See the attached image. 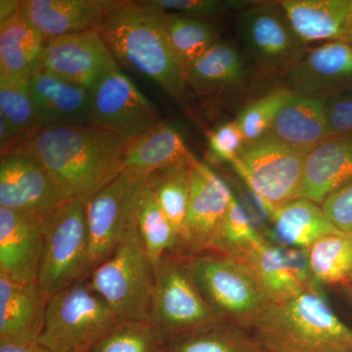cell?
Listing matches in <instances>:
<instances>
[{"mask_svg": "<svg viewBox=\"0 0 352 352\" xmlns=\"http://www.w3.org/2000/svg\"><path fill=\"white\" fill-rule=\"evenodd\" d=\"M163 352H270L249 329L221 321L166 340Z\"/></svg>", "mask_w": 352, "mask_h": 352, "instance_id": "obj_29", "label": "cell"}, {"mask_svg": "<svg viewBox=\"0 0 352 352\" xmlns=\"http://www.w3.org/2000/svg\"><path fill=\"white\" fill-rule=\"evenodd\" d=\"M80 352H87V351H80Z\"/></svg>", "mask_w": 352, "mask_h": 352, "instance_id": "obj_46", "label": "cell"}, {"mask_svg": "<svg viewBox=\"0 0 352 352\" xmlns=\"http://www.w3.org/2000/svg\"><path fill=\"white\" fill-rule=\"evenodd\" d=\"M191 168L192 166L164 168L151 173L147 179L157 204L177 234L180 256L184 254L186 241Z\"/></svg>", "mask_w": 352, "mask_h": 352, "instance_id": "obj_32", "label": "cell"}, {"mask_svg": "<svg viewBox=\"0 0 352 352\" xmlns=\"http://www.w3.org/2000/svg\"><path fill=\"white\" fill-rule=\"evenodd\" d=\"M326 215L340 231L352 230V180L328 197L321 205Z\"/></svg>", "mask_w": 352, "mask_h": 352, "instance_id": "obj_41", "label": "cell"}, {"mask_svg": "<svg viewBox=\"0 0 352 352\" xmlns=\"http://www.w3.org/2000/svg\"><path fill=\"white\" fill-rule=\"evenodd\" d=\"M270 132L292 147L310 151L330 138L325 99L294 91Z\"/></svg>", "mask_w": 352, "mask_h": 352, "instance_id": "obj_26", "label": "cell"}, {"mask_svg": "<svg viewBox=\"0 0 352 352\" xmlns=\"http://www.w3.org/2000/svg\"><path fill=\"white\" fill-rule=\"evenodd\" d=\"M238 32L245 53L268 78L289 76L307 52L278 2L252 4L240 11Z\"/></svg>", "mask_w": 352, "mask_h": 352, "instance_id": "obj_9", "label": "cell"}, {"mask_svg": "<svg viewBox=\"0 0 352 352\" xmlns=\"http://www.w3.org/2000/svg\"><path fill=\"white\" fill-rule=\"evenodd\" d=\"M234 197L229 185L205 164L198 161L192 166L183 258L208 251Z\"/></svg>", "mask_w": 352, "mask_h": 352, "instance_id": "obj_13", "label": "cell"}, {"mask_svg": "<svg viewBox=\"0 0 352 352\" xmlns=\"http://www.w3.org/2000/svg\"><path fill=\"white\" fill-rule=\"evenodd\" d=\"M153 272L150 319L166 340L226 321L197 288L186 258L164 256L153 266Z\"/></svg>", "mask_w": 352, "mask_h": 352, "instance_id": "obj_7", "label": "cell"}, {"mask_svg": "<svg viewBox=\"0 0 352 352\" xmlns=\"http://www.w3.org/2000/svg\"><path fill=\"white\" fill-rule=\"evenodd\" d=\"M308 152L292 147L268 132L245 144L231 164L248 188L279 208L298 198Z\"/></svg>", "mask_w": 352, "mask_h": 352, "instance_id": "obj_10", "label": "cell"}, {"mask_svg": "<svg viewBox=\"0 0 352 352\" xmlns=\"http://www.w3.org/2000/svg\"><path fill=\"white\" fill-rule=\"evenodd\" d=\"M186 261L197 288L214 311L224 320L251 330L268 300L244 264L210 252Z\"/></svg>", "mask_w": 352, "mask_h": 352, "instance_id": "obj_8", "label": "cell"}, {"mask_svg": "<svg viewBox=\"0 0 352 352\" xmlns=\"http://www.w3.org/2000/svg\"><path fill=\"white\" fill-rule=\"evenodd\" d=\"M344 289L352 302V283L346 285V286H344Z\"/></svg>", "mask_w": 352, "mask_h": 352, "instance_id": "obj_44", "label": "cell"}, {"mask_svg": "<svg viewBox=\"0 0 352 352\" xmlns=\"http://www.w3.org/2000/svg\"><path fill=\"white\" fill-rule=\"evenodd\" d=\"M252 333L270 352H352V330L333 311L320 287L268 302Z\"/></svg>", "mask_w": 352, "mask_h": 352, "instance_id": "obj_3", "label": "cell"}, {"mask_svg": "<svg viewBox=\"0 0 352 352\" xmlns=\"http://www.w3.org/2000/svg\"><path fill=\"white\" fill-rule=\"evenodd\" d=\"M293 94L291 88H278L241 111L236 120L243 132L245 144L270 131L278 115Z\"/></svg>", "mask_w": 352, "mask_h": 352, "instance_id": "obj_37", "label": "cell"}, {"mask_svg": "<svg viewBox=\"0 0 352 352\" xmlns=\"http://www.w3.org/2000/svg\"><path fill=\"white\" fill-rule=\"evenodd\" d=\"M45 222L0 208V276L16 283L38 282Z\"/></svg>", "mask_w": 352, "mask_h": 352, "instance_id": "obj_17", "label": "cell"}, {"mask_svg": "<svg viewBox=\"0 0 352 352\" xmlns=\"http://www.w3.org/2000/svg\"><path fill=\"white\" fill-rule=\"evenodd\" d=\"M149 176L124 170L87 203L89 274L120 244L134 219V208Z\"/></svg>", "mask_w": 352, "mask_h": 352, "instance_id": "obj_11", "label": "cell"}, {"mask_svg": "<svg viewBox=\"0 0 352 352\" xmlns=\"http://www.w3.org/2000/svg\"><path fill=\"white\" fill-rule=\"evenodd\" d=\"M160 122L151 102L120 68L90 90V126L113 132L129 142Z\"/></svg>", "mask_w": 352, "mask_h": 352, "instance_id": "obj_12", "label": "cell"}, {"mask_svg": "<svg viewBox=\"0 0 352 352\" xmlns=\"http://www.w3.org/2000/svg\"><path fill=\"white\" fill-rule=\"evenodd\" d=\"M112 1L105 0H28L22 15L50 39L88 31H98Z\"/></svg>", "mask_w": 352, "mask_h": 352, "instance_id": "obj_19", "label": "cell"}, {"mask_svg": "<svg viewBox=\"0 0 352 352\" xmlns=\"http://www.w3.org/2000/svg\"><path fill=\"white\" fill-rule=\"evenodd\" d=\"M0 115L10 124L17 144L43 127L28 82H0Z\"/></svg>", "mask_w": 352, "mask_h": 352, "instance_id": "obj_35", "label": "cell"}, {"mask_svg": "<svg viewBox=\"0 0 352 352\" xmlns=\"http://www.w3.org/2000/svg\"><path fill=\"white\" fill-rule=\"evenodd\" d=\"M312 281L317 286L352 283V230L326 236L307 250Z\"/></svg>", "mask_w": 352, "mask_h": 352, "instance_id": "obj_31", "label": "cell"}, {"mask_svg": "<svg viewBox=\"0 0 352 352\" xmlns=\"http://www.w3.org/2000/svg\"><path fill=\"white\" fill-rule=\"evenodd\" d=\"M352 180V133L331 136L308 152L298 198L322 205Z\"/></svg>", "mask_w": 352, "mask_h": 352, "instance_id": "obj_20", "label": "cell"}, {"mask_svg": "<svg viewBox=\"0 0 352 352\" xmlns=\"http://www.w3.org/2000/svg\"><path fill=\"white\" fill-rule=\"evenodd\" d=\"M23 3L24 1L19 0H1L0 1V23L7 22L22 10Z\"/></svg>", "mask_w": 352, "mask_h": 352, "instance_id": "obj_43", "label": "cell"}, {"mask_svg": "<svg viewBox=\"0 0 352 352\" xmlns=\"http://www.w3.org/2000/svg\"><path fill=\"white\" fill-rule=\"evenodd\" d=\"M98 32L118 64L183 98L185 69L168 38L164 11L149 1H112Z\"/></svg>", "mask_w": 352, "mask_h": 352, "instance_id": "obj_2", "label": "cell"}, {"mask_svg": "<svg viewBox=\"0 0 352 352\" xmlns=\"http://www.w3.org/2000/svg\"><path fill=\"white\" fill-rule=\"evenodd\" d=\"M239 261L250 271L268 302L295 298L316 285L310 275L307 250L266 240Z\"/></svg>", "mask_w": 352, "mask_h": 352, "instance_id": "obj_16", "label": "cell"}, {"mask_svg": "<svg viewBox=\"0 0 352 352\" xmlns=\"http://www.w3.org/2000/svg\"><path fill=\"white\" fill-rule=\"evenodd\" d=\"M43 127L87 124L90 90L64 80L46 69L36 72L28 82Z\"/></svg>", "mask_w": 352, "mask_h": 352, "instance_id": "obj_22", "label": "cell"}, {"mask_svg": "<svg viewBox=\"0 0 352 352\" xmlns=\"http://www.w3.org/2000/svg\"><path fill=\"white\" fill-rule=\"evenodd\" d=\"M43 68L91 90L119 64L94 30L46 41Z\"/></svg>", "mask_w": 352, "mask_h": 352, "instance_id": "obj_15", "label": "cell"}, {"mask_svg": "<svg viewBox=\"0 0 352 352\" xmlns=\"http://www.w3.org/2000/svg\"><path fill=\"white\" fill-rule=\"evenodd\" d=\"M346 41H347V43L352 44V24H351V29H349V32H347Z\"/></svg>", "mask_w": 352, "mask_h": 352, "instance_id": "obj_45", "label": "cell"}, {"mask_svg": "<svg viewBox=\"0 0 352 352\" xmlns=\"http://www.w3.org/2000/svg\"><path fill=\"white\" fill-rule=\"evenodd\" d=\"M120 323L87 278L51 296L38 342L51 352H80Z\"/></svg>", "mask_w": 352, "mask_h": 352, "instance_id": "obj_5", "label": "cell"}, {"mask_svg": "<svg viewBox=\"0 0 352 352\" xmlns=\"http://www.w3.org/2000/svg\"><path fill=\"white\" fill-rule=\"evenodd\" d=\"M280 4L305 44L346 41L352 24V0H282Z\"/></svg>", "mask_w": 352, "mask_h": 352, "instance_id": "obj_24", "label": "cell"}, {"mask_svg": "<svg viewBox=\"0 0 352 352\" xmlns=\"http://www.w3.org/2000/svg\"><path fill=\"white\" fill-rule=\"evenodd\" d=\"M166 25L171 46L185 72L217 43L214 28L201 18L166 13Z\"/></svg>", "mask_w": 352, "mask_h": 352, "instance_id": "obj_33", "label": "cell"}, {"mask_svg": "<svg viewBox=\"0 0 352 352\" xmlns=\"http://www.w3.org/2000/svg\"><path fill=\"white\" fill-rule=\"evenodd\" d=\"M46 41L22 10L0 24V82H28L43 69Z\"/></svg>", "mask_w": 352, "mask_h": 352, "instance_id": "obj_25", "label": "cell"}, {"mask_svg": "<svg viewBox=\"0 0 352 352\" xmlns=\"http://www.w3.org/2000/svg\"><path fill=\"white\" fill-rule=\"evenodd\" d=\"M208 147L217 160L232 164L245 144L237 120H230L215 127L208 135Z\"/></svg>", "mask_w": 352, "mask_h": 352, "instance_id": "obj_39", "label": "cell"}, {"mask_svg": "<svg viewBox=\"0 0 352 352\" xmlns=\"http://www.w3.org/2000/svg\"><path fill=\"white\" fill-rule=\"evenodd\" d=\"M339 232L321 206L296 198L277 208L268 234L275 244L308 250L322 238Z\"/></svg>", "mask_w": 352, "mask_h": 352, "instance_id": "obj_27", "label": "cell"}, {"mask_svg": "<svg viewBox=\"0 0 352 352\" xmlns=\"http://www.w3.org/2000/svg\"><path fill=\"white\" fill-rule=\"evenodd\" d=\"M247 69L242 53L233 44L217 41L185 72L186 87L199 96H214L240 87Z\"/></svg>", "mask_w": 352, "mask_h": 352, "instance_id": "obj_28", "label": "cell"}, {"mask_svg": "<svg viewBox=\"0 0 352 352\" xmlns=\"http://www.w3.org/2000/svg\"><path fill=\"white\" fill-rule=\"evenodd\" d=\"M126 144L117 134L90 124L52 126L21 141L8 154L36 160L63 203H87L124 170Z\"/></svg>", "mask_w": 352, "mask_h": 352, "instance_id": "obj_1", "label": "cell"}, {"mask_svg": "<svg viewBox=\"0 0 352 352\" xmlns=\"http://www.w3.org/2000/svg\"><path fill=\"white\" fill-rule=\"evenodd\" d=\"M265 241L235 196L208 252L239 261Z\"/></svg>", "mask_w": 352, "mask_h": 352, "instance_id": "obj_34", "label": "cell"}, {"mask_svg": "<svg viewBox=\"0 0 352 352\" xmlns=\"http://www.w3.org/2000/svg\"><path fill=\"white\" fill-rule=\"evenodd\" d=\"M48 298L36 283L0 276V340L38 342Z\"/></svg>", "mask_w": 352, "mask_h": 352, "instance_id": "obj_21", "label": "cell"}, {"mask_svg": "<svg viewBox=\"0 0 352 352\" xmlns=\"http://www.w3.org/2000/svg\"><path fill=\"white\" fill-rule=\"evenodd\" d=\"M157 8L173 14L201 18L219 15L229 9H245L252 4L249 1H219V0H151Z\"/></svg>", "mask_w": 352, "mask_h": 352, "instance_id": "obj_38", "label": "cell"}, {"mask_svg": "<svg viewBox=\"0 0 352 352\" xmlns=\"http://www.w3.org/2000/svg\"><path fill=\"white\" fill-rule=\"evenodd\" d=\"M166 339L149 321L120 322L87 352H163Z\"/></svg>", "mask_w": 352, "mask_h": 352, "instance_id": "obj_36", "label": "cell"}, {"mask_svg": "<svg viewBox=\"0 0 352 352\" xmlns=\"http://www.w3.org/2000/svg\"><path fill=\"white\" fill-rule=\"evenodd\" d=\"M89 276L87 203L64 201L46 220L38 284L48 300Z\"/></svg>", "mask_w": 352, "mask_h": 352, "instance_id": "obj_6", "label": "cell"}, {"mask_svg": "<svg viewBox=\"0 0 352 352\" xmlns=\"http://www.w3.org/2000/svg\"><path fill=\"white\" fill-rule=\"evenodd\" d=\"M87 279L120 322H151L154 272L134 219L113 254Z\"/></svg>", "mask_w": 352, "mask_h": 352, "instance_id": "obj_4", "label": "cell"}, {"mask_svg": "<svg viewBox=\"0 0 352 352\" xmlns=\"http://www.w3.org/2000/svg\"><path fill=\"white\" fill-rule=\"evenodd\" d=\"M134 220L152 266L156 265L164 256H180L177 234L157 204L147 182L136 201Z\"/></svg>", "mask_w": 352, "mask_h": 352, "instance_id": "obj_30", "label": "cell"}, {"mask_svg": "<svg viewBox=\"0 0 352 352\" xmlns=\"http://www.w3.org/2000/svg\"><path fill=\"white\" fill-rule=\"evenodd\" d=\"M329 131L331 136L352 133V90L326 100Z\"/></svg>", "mask_w": 352, "mask_h": 352, "instance_id": "obj_40", "label": "cell"}, {"mask_svg": "<svg viewBox=\"0 0 352 352\" xmlns=\"http://www.w3.org/2000/svg\"><path fill=\"white\" fill-rule=\"evenodd\" d=\"M197 162L198 160L187 147L179 129L161 122L127 142L124 170L149 176L164 168L193 166Z\"/></svg>", "mask_w": 352, "mask_h": 352, "instance_id": "obj_23", "label": "cell"}, {"mask_svg": "<svg viewBox=\"0 0 352 352\" xmlns=\"http://www.w3.org/2000/svg\"><path fill=\"white\" fill-rule=\"evenodd\" d=\"M0 352H51L39 342H16L0 340Z\"/></svg>", "mask_w": 352, "mask_h": 352, "instance_id": "obj_42", "label": "cell"}, {"mask_svg": "<svg viewBox=\"0 0 352 352\" xmlns=\"http://www.w3.org/2000/svg\"><path fill=\"white\" fill-rule=\"evenodd\" d=\"M293 91L327 99L352 90V44L329 41L305 56L289 74Z\"/></svg>", "mask_w": 352, "mask_h": 352, "instance_id": "obj_18", "label": "cell"}, {"mask_svg": "<svg viewBox=\"0 0 352 352\" xmlns=\"http://www.w3.org/2000/svg\"><path fill=\"white\" fill-rule=\"evenodd\" d=\"M61 204L56 186L36 160L20 154L1 156L0 208L46 222Z\"/></svg>", "mask_w": 352, "mask_h": 352, "instance_id": "obj_14", "label": "cell"}]
</instances>
